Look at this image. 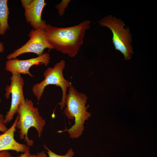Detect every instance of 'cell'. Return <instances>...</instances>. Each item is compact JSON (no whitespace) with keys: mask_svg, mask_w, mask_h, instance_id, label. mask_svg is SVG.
I'll use <instances>...</instances> for the list:
<instances>
[{"mask_svg":"<svg viewBox=\"0 0 157 157\" xmlns=\"http://www.w3.org/2000/svg\"><path fill=\"white\" fill-rule=\"evenodd\" d=\"M19 118V116L17 115L12 126L0 135V151L12 150L17 153H24L27 151L29 146L18 142L14 138V133L16 130V124Z\"/></svg>","mask_w":157,"mask_h":157,"instance_id":"30bf717a","label":"cell"},{"mask_svg":"<svg viewBox=\"0 0 157 157\" xmlns=\"http://www.w3.org/2000/svg\"><path fill=\"white\" fill-rule=\"evenodd\" d=\"M5 118V117L2 114L0 113V131L3 133L5 132L8 129L4 122Z\"/></svg>","mask_w":157,"mask_h":157,"instance_id":"5bb4252c","label":"cell"},{"mask_svg":"<svg viewBox=\"0 0 157 157\" xmlns=\"http://www.w3.org/2000/svg\"><path fill=\"white\" fill-rule=\"evenodd\" d=\"M25 10L24 15L26 22L34 29L44 28L46 23L42 19L43 9L46 5L44 0H21Z\"/></svg>","mask_w":157,"mask_h":157,"instance_id":"9c48e42d","label":"cell"},{"mask_svg":"<svg viewBox=\"0 0 157 157\" xmlns=\"http://www.w3.org/2000/svg\"><path fill=\"white\" fill-rule=\"evenodd\" d=\"M4 47L3 44L1 42H0V52H3L4 51Z\"/></svg>","mask_w":157,"mask_h":157,"instance_id":"ac0fdd59","label":"cell"},{"mask_svg":"<svg viewBox=\"0 0 157 157\" xmlns=\"http://www.w3.org/2000/svg\"><path fill=\"white\" fill-rule=\"evenodd\" d=\"M30 154V147H29L27 151L26 152L21 154L19 156L17 157H28Z\"/></svg>","mask_w":157,"mask_h":157,"instance_id":"e0dca14e","label":"cell"},{"mask_svg":"<svg viewBox=\"0 0 157 157\" xmlns=\"http://www.w3.org/2000/svg\"><path fill=\"white\" fill-rule=\"evenodd\" d=\"M17 113L19 118L16 128L19 130L20 138L24 140L27 146H32L33 141L29 139L28 136L29 129L31 127L35 128L40 138L46 121L40 115L38 108L34 107L33 103L31 99H26L25 102L19 106Z\"/></svg>","mask_w":157,"mask_h":157,"instance_id":"3957f363","label":"cell"},{"mask_svg":"<svg viewBox=\"0 0 157 157\" xmlns=\"http://www.w3.org/2000/svg\"><path fill=\"white\" fill-rule=\"evenodd\" d=\"M28 36L30 38L25 44L6 56L8 60L15 58L22 54L28 53H34L39 56L43 54L46 48L54 49L47 41L44 28L33 29L29 33Z\"/></svg>","mask_w":157,"mask_h":157,"instance_id":"8992f818","label":"cell"},{"mask_svg":"<svg viewBox=\"0 0 157 157\" xmlns=\"http://www.w3.org/2000/svg\"><path fill=\"white\" fill-rule=\"evenodd\" d=\"M1 97L0 96V103L1 102Z\"/></svg>","mask_w":157,"mask_h":157,"instance_id":"d6986e66","label":"cell"},{"mask_svg":"<svg viewBox=\"0 0 157 157\" xmlns=\"http://www.w3.org/2000/svg\"><path fill=\"white\" fill-rule=\"evenodd\" d=\"M68 94L65 99L64 113L66 117L74 119V124L69 129L60 131L58 133L67 131L70 137L73 139L79 137L84 129L85 121L88 119L91 113L87 111L89 107L86 106L88 99L86 95L78 92L72 85L68 88Z\"/></svg>","mask_w":157,"mask_h":157,"instance_id":"7a4b0ae2","label":"cell"},{"mask_svg":"<svg viewBox=\"0 0 157 157\" xmlns=\"http://www.w3.org/2000/svg\"><path fill=\"white\" fill-rule=\"evenodd\" d=\"M101 26L108 28L113 35L112 40L115 49L120 51L125 60L130 59L133 53L131 44L132 40L129 29L119 19L111 15L106 17L99 21Z\"/></svg>","mask_w":157,"mask_h":157,"instance_id":"277c9868","label":"cell"},{"mask_svg":"<svg viewBox=\"0 0 157 157\" xmlns=\"http://www.w3.org/2000/svg\"><path fill=\"white\" fill-rule=\"evenodd\" d=\"M7 0H0V35H3L9 29L8 19L9 14Z\"/></svg>","mask_w":157,"mask_h":157,"instance_id":"8fae6325","label":"cell"},{"mask_svg":"<svg viewBox=\"0 0 157 157\" xmlns=\"http://www.w3.org/2000/svg\"><path fill=\"white\" fill-rule=\"evenodd\" d=\"M90 22L85 20L72 26L61 28L46 24L44 28L47 38L54 49L71 57H75L83 43Z\"/></svg>","mask_w":157,"mask_h":157,"instance_id":"6da1fadb","label":"cell"},{"mask_svg":"<svg viewBox=\"0 0 157 157\" xmlns=\"http://www.w3.org/2000/svg\"><path fill=\"white\" fill-rule=\"evenodd\" d=\"M70 1V0H63L56 6L55 7L58 10V14L60 16L63 15Z\"/></svg>","mask_w":157,"mask_h":157,"instance_id":"4fadbf2b","label":"cell"},{"mask_svg":"<svg viewBox=\"0 0 157 157\" xmlns=\"http://www.w3.org/2000/svg\"><path fill=\"white\" fill-rule=\"evenodd\" d=\"M65 65V61L61 60L56 64L53 68H47L43 73L44 79L40 83L33 85L32 88V92L38 101L41 99L45 87L49 85H54L60 87L62 91L61 101L58 104L61 108L65 107L67 91L72 85L71 83L64 77L63 72Z\"/></svg>","mask_w":157,"mask_h":157,"instance_id":"5b68a950","label":"cell"},{"mask_svg":"<svg viewBox=\"0 0 157 157\" xmlns=\"http://www.w3.org/2000/svg\"><path fill=\"white\" fill-rule=\"evenodd\" d=\"M44 148L47 150L49 157H72L74 155V153L72 148L67 151L66 154L64 155H60L56 154L49 149L45 145L44 146Z\"/></svg>","mask_w":157,"mask_h":157,"instance_id":"7c38bea8","label":"cell"},{"mask_svg":"<svg viewBox=\"0 0 157 157\" xmlns=\"http://www.w3.org/2000/svg\"><path fill=\"white\" fill-rule=\"evenodd\" d=\"M50 54L47 52L37 57L27 60H21L15 58L6 61L5 69L12 74H28L33 77V76L29 72L30 68L33 65H38L40 63L47 66L50 63Z\"/></svg>","mask_w":157,"mask_h":157,"instance_id":"ba28073f","label":"cell"},{"mask_svg":"<svg viewBox=\"0 0 157 157\" xmlns=\"http://www.w3.org/2000/svg\"><path fill=\"white\" fill-rule=\"evenodd\" d=\"M28 157H47V156L44 151H42L38 153L36 155L30 154Z\"/></svg>","mask_w":157,"mask_h":157,"instance_id":"9a60e30c","label":"cell"},{"mask_svg":"<svg viewBox=\"0 0 157 157\" xmlns=\"http://www.w3.org/2000/svg\"><path fill=\"white\" fill-rule=\"evenodd\" d=\"M0 157H13L11 154L8 150L0 151Z\"/></svg>","mask_w":157,"mask_h":157,"instance_id":"2e32d148","label":"cell"},{"mask_svg":"<svg viewBox=\"0 0 157 157\" xmlns=\"http://www.w3.org/2000/svg\"><path fill=\"white\" fill-rule=\"evenodd\" d=\"M10 79V85H7L6 88V97L8 99L10 94L12 99L10 109L7 112L5 117L4 122L5 124L10 122L13 119L19 106L25 101L23 90L25 83L21 74H12Z\"/></svg>","mask_w":157,"mask_h":157,"instance_id":"52a82bcc","label":"cell"}]
</instances>
